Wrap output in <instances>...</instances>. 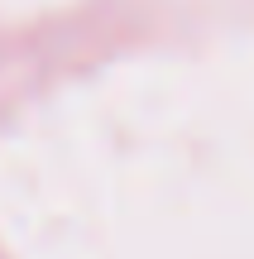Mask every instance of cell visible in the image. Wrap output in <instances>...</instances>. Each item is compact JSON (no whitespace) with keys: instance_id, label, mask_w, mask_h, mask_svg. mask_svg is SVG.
Listing matches in <instances>:
<instances>
[]
</instances>
